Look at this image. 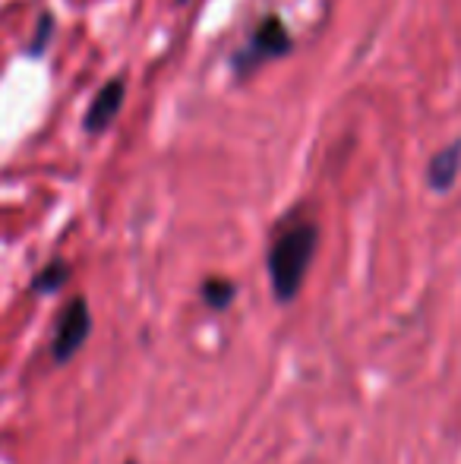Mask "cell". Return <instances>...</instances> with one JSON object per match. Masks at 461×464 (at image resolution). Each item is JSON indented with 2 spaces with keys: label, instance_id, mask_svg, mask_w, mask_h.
I'll return each mask as SVG.
<instances>
[{
  "label": "cell",
  "instance_id": "cell-1",
  "mask_svg": "<svg viewBox=\"0 0 461 464\" xmlns=\"http://www.w3.org/2000/svg\"><path fill=\"white\" fill-rule=\"evenodd\" d=\"M316 244H320V231L313 221H294L284 231H278V237L269 246V278L272 291L282 304L297 297V291L303 287L307 269L316 256Z\"/></svg>",
  "mask_w": 461,
  "mask_h": 464
},
{
  "label": "cell",
  "instance_id": "cell-2",
  "mask_svg": "<svg viewBox=\"0 0 461 464\" xmlns=\"http://www.w3.org/2000/svg\"><path fill=\"white\" fill-rule=\"evenodd\" d=\"M291 51V35L284 29V23L278 16H265L263 23L253 29V35L246 38L244 48L234 54V73L246 76L256 67H263L272 57H282Z\"/></svg>",
  "mask_w": 461,
  "mask_h": 464
},
{
  "label": "cell",
  "instance_id": "cell-3",
  "mask_svg": "<svg viewBox=\"0 0 461 464\" xmlns=\"http://www.w3.org/2000/svg\"><path fill=\"white\" fill-rule=\"evenodd\" d=\"M89 332H92V313H89L86 297L70 300V304L61 310L54 338H51V354H54V361L67 363L73 354H80V348L86 344Z\"/></svg>",
  "mask_w": 461,
  "mask_h": 464
},
{
  "label": "cell",
  "instance_id": "cell-4",
  "mask_svg": "<svg viewBox=\"0 0 461 464\" xmlns=\"http://www.w3.org/2000/svg\"><path fill=\"white\" fill-rule=\"evenodd\" d=\"M123 95H127L123 80H114L92 98V104H89V111H86V130L89 133H105V130L111 127V123L117 121V114H120V108H123Z\"/></svg>",
  "mask_w": 461,
  "mask_h": 464
},
{
  "label": "cell",
  "instance_id": "cell-5",
  "mask_svg": "<svg viewBox=\"0 0 461 464\" xmlns=\"http://www.w3.org/2000/svg\"><path fill=\"white\" fill-rule=\"evenodd\" d=\"M458 171H461V142H452L439 155H433L430 168H427V180H430V187L437 193H446L458 180Z\"/></svg>",
  "mask_w": 461,
  "mask_h": 464
},
{
  "label": "cell",
  "instance_id": "cell-6",
  "mask_svg": "<svg viewBox=\"0 0 461 464\" xmlns=\"http://www.w3.org/2000/svg\"><path fill=\"white\" fill-rule=\"evenodd\" d=\"M203 300L209 306H216V310H225V306L234 300V285L225 278H209L203 285Z\"/></svg>",
  "mask_w": 461,
  "mask_h": 464
},
{
  "label": "cell",
  "instance_id": "cell-7",
  "mask_svg": "<svg viewBox=\"0 0 461 464\" xmlns=\"http://www.w3.org/2000/svg\"><path fill=\"white\" fill-rule=\"evenodd\" d=\"M67 278H70L67 263H51L48 269L35 278V285H32V287H35V291H42V294H51V291H57V287H61Z\"/></svg>",
  "mask_w": 461,
  "mask_h": 464
},
{
  "label": "cell",
  "instance_id": "cell-8",
  "mask_svg": "<svg viewBox=\"0 0 461 464\" xmlns=\"http://www.w3.org/2000/svg\"><path fill=\"white\" fill-rule=\"evenodd\" d=\"M51 32H54V16H51V13H42V19H38V32L29 44V54H35V57L42 54L44 44H48V38H51Z\"/></svg>",
  "mask_w": 461,
  "mask_h": 464
},
{
  "label": "cell",
  "instance_id": "cell-9",
  "mask_svg": "<svg viewBox=\"0 0 461 464\" xmlns=\"http://www.w3.org/2000/svg\"><path fill=\"white\" fill-rule=\"evenodd\" d=\"M130 464H133V461H130Z\"/></svg>",
  "mask_w": 461,
  "mask_h": 464
}]
</instances>
